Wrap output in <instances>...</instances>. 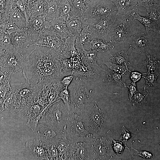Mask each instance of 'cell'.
<instances>
[{"label":"cell","mask_w":160,"mask_h":160,"mask_svg":"<svg viewBox=\"0 0 160 160\" xmlns=\"http://www.w3.org/2000/svg\"><path fill=\"white\" fill-rule=\"evenodd\" d=\"M65 132L66 138L73 143L87 141L94 136L86 129L81 114L70 110Z\"/></svg>","instance_id":"cell-6"},{"label":"cell","mask_w":160,"mask_h":160,"mask_svg":"<svg viewBox=\"0 0 160 160\" xmlns=\"http://www.w3.org/2000/svg\"><path fill=\"white\" fill-rule=\"evenodd\" d=\"M15 2L19 8L25 16L27 26L29 19L26 12L24 0H18Z\"/></svg>","instance_id":"cell-45"},{"label":"cell","mask_w":160,"mask_h":160,"mask_svg":"<svg viewBox=\"0 0 160 160\" xmlns=\"http://www.w3.org/2000/svg\"><path fill=\"white\" fill-rule=\"evenodd\" d=\"M91 0H72L71 16L81 19L87 10Z\"/></svg>","instance_id":"cell-23"},{"label":"cell","mask_w":160,"mask_h":160,"mask_svg":"<svg viewBox=\"0 0 160 160\" xmlns=\"http://www.w3.org/2000/svg\"><path fill=\"white\" fill-rule=\"evenodd\" d=\"M26 147L36 159H46L44 150L40 143L28 141L26 143Z\"/></svg>","instance_id":"cell-26"},{"label":"cell","mask_w":160,"mask_h":160,"mask_svg":"<svg viewBox=\"0 0 160 160\" xmlns=\"http://www.w3.org/2000/svg\"><path fill=\"white\" fill-rule=\"evenodd\" d=\"M112 147L118 155L122 154L124 150V147L122 143L120 142L114 140H112Z\"/></svg>","instance_id":"cell-43"},{"label":"cell","mask_w":160,"mask_h":160,"mask_svg":"<svg viewBox=\"0 0 160 160\" xmlns=\"http://www.w3.org/2000/svg\"><path fill=\"white\" fill-rule=\"evenodd\" d=\"M100 71L86 66L83 64L74 69L71 75L86 81H95L99 78Z\"/></svg>","instance_id":"cell-17"},{"label":"cell","mask_w":160,"mask_h":160,"mask_svg":"<svg viewBox=\"0 0 160 160\" xmlns=\"http://www.w3.org/2000/svg\"><path fill=\"white\" fill-rule=\"evenodd\" d=\"M72 5V0H59V7L60 15L59 17H62L67 20L70 16Z\"/></svg>","instance_id":"cell-35"},{"label":"cell","mask_w":160,"mask_h":160,"mask_svg":"<svg viewBox=\"0 0 160 160\" xmlns=\"http://www.w3.org/2000/svg\"><path fill=\"white\" fill-rule=\"evenodd\" d=\"M38 135L43 145H49L61 141L65 138V132L41 122Z\"/></svg>","instance_id":"cell-10"},{"label":"cell","mask_w":160,"mask_h":160,"mask_svg":"<svg viewBox=\"0 0 160 160\" xmlns=\"http://www.w3.org/2000/svg\"><path fill=\"white\" fill-rule=\"evenodd\" d=\"M160 4V0H138L137 6H142L148 10L150 8Z\"/></svg>","instance_id":"cell-40"},{"label":"cell","mask_w":160,"mask_h":160,"mask_svg":"<svg viewBox=\"0 0 160 160\" xmlns=\"http://www.w3.org/2000/svg\"><path fill=\"white\" fill-rule=\"evenodd\" d=\"M91 40V34L89 25L84 26L80 33L77 36L75 42L81 45H88Z\"/></svg>","instance_id":"cell-34"},{"label":"cell","mask_w":160,"mask_h":160,"mask_svg":"<svg viewBox=\"0 0 160 160\" xmlns=\"http://www.w3.org/2000/svg\"><path fill=\"white\" fill-rule=\"evenodd\" d=\"M52 27L50 22L47 21L43 15L31 17L26 26L33 34L51 30Z\"/></svg>","instance_id":"cell-16"},{"label":"cell","mask_w":160,"mask_h":160,"mask_svg":"<svg viewBox=\"0 0 160 160\" xmlns=\"http://www.w3.org/2000/svg\"><path fill=\"white\" fill-rule=\"evenodd\" d=\"M154 34L153 33H143L135 34L129 44V47L137 53L147 52L149 49Z\"/></svg>","instance_id":"cell-13"},{"label":"cell","mask_w":160,"mask_h":160,"mask_svg":"<svg viewBox=\"0 0 160 160\" xmlns=\"http://www.w3.org/2000/svg\"><path fill=\"white\" fill-rule=\"evenodd\" d=\"M53 30L62 39L65 40L68 37L73 35L68 28L67 21L64 18L59 17L50 21Z\"/></svg>","instance_id":"cell-18"},{"label":"cell","mask_w":160,"mask_h":160,"mask_svg":"<svg viewBox=\"0 0 160 160\" xmlns=\"http://www.w3.org/2000/svg\"><path fill=\"white\" fill-rule=\"evenodd\" d=\"M0 47L5 54L13 50L11 39L9 35L0 30Z\"/></svg>","instance_id":"cell-33"},{"label":"cell","mask_w":160,"mask_h":160,"mask_svg":"<svg viewBox=\"0 0 160 160\" xmlns=\"http://www.w3.org/2000/svg\"><path fill=\"white\" fill-rule=\"evenodd\" d=\"M87 141L93 160L109 159L114 153L110 142L101 135L94 136Z\"/></svg>","instance_id":"cell-8"},{"label":"cell","mask_w":160,"mask_h":160,"mask_svg":"<svg viewBox=\"0 0 160 160\" xmlns=\"http://www.w3.org/2000/svg\"><path fill=\"white\" fill-rule=\"evenodd\" d=\"M125 87H127L128 89L129 99L130 100L133 95L137 92L136 86V82H132L129 84H126Z\"/></svg>","instance_id":"cell-44"},{"label":"cell","mask_w":160,"mask_h":160,"mask_svg":"<svg viewBox=\"0 0 160 160\" xmlns=\"http://www.w3.org/2000/svg\"><path fill=\"white\" fill-rule=\"evenodd\" d=\"M5 54L4 51L0 47V55H3Z\"/></svg>","instance_id":"cell-48"},{"label":"cell","mask_w":160,"mask_h":160,"mask_svg":"<svg viewBox=\"0 0 160 160\" xmlns=\"http://www.w3.org/2000/svg\"><path fill=\"white\" fill-rule=\"evenodd\" d=\"M27 3L31 2L35 0H24Z\"/></svg>","instance_id":"cell-49"},{"label":"cell","mask_w":160,"mask_h":160,"mask_svg":"<svg viewBox=\"0 0 160 160\" xmlns=\"http://www.w3.org/2000/svg\"><path fill=\"white\" fill-rule=\"evenodd\" d=\"M131 149L133 150L134 155L140 156L145 159H153L154 157V156L149 152L143 151H139L134 149L132 147V144Z\"/></svg>","instance_id":"cell-42"},{"label":"cell","mask_w":160,"mask_h":160,"mask_svg":"<svg viewBox=\"0 0 160 160\" xmlns=\"http://www.w3.org/2000/svg\"><path fill=\"white\" fill-rule=\"evenodd\" d=\"M81 115L87 131L95 136L101 135L107 117L105 111L94 100L82 111Z\"/></svg>","instance_id":"cell-3"},{"label":"cell","mask_w":160,"mask_h":160,"mask_svg":"<svg viewBox=\"0 0 160 160\" xmlns=\"http://www.w3.org/2000/svg\"><path fill=\"white\" fill-rule=\"evenodd\" d=\"M149 94L148 90L144 88L143 90L137 91L134 94L130 101L132 102L133 106L146 103Z\"/></svg>","instance_id":"cell-36"},{"label":"cell","mask_w":160,"mask_h":160,"mask_svg":"<svg viewBox=\"0 0 160 160\" xmlns=\"http://www.w3.org/2000/svg\"><path fill=\"white\" fill-rule=\"evenodd\" d=\"M59 0H43L44 15L47 21H50L60 15Z\"/></svg>","instance_id":"cell-19"},{"label":"cell","mask_w":160,"mask_h":160,"mask_svg":"<svg viewBox=\"0 0 160 160\" xmlns=\"http://www.w3.org/2000/svg\"><path fill=\"white\" fill-rule=\"evenodd\" d=\"M145 54L146 58L143 65L145 68L148 70L145 74L158 71L160 68V61L159 59L151 56L147 52Z\"/></svg>","instance_id":"cell-28"},{"label":"cell","mask_w":160,"mask_h":160,"mask_svg":"<svg viewBox=\"0 0 160 160\" xmlns=\"http://www.w3.org/2000/svg\"><path fill=\"white\" fill-rule=\"evenodd\" d=\"M26 56L25 54L13 50L2 55V58L12 73L23 71Z\"/></svg>","instance_id":"cell-14"},{"label":"cell","mask_w":160,"mask_h":160,"mask_svg":"<svg viewBox=\"0 0 160 160\" xmlns=\"http://www.w3.org/2000/svg\"><path fill=\"white\" fill-rule=\"evenodd\" d=\"M133 20H138L145 26V32L148 33L150 31H152L158 33H160V31L156 28V23L151 20L148 17H143L139 15L137 8H133L130 14Z\"/></svg>","instance_id":"cell-21"},{"label":"cell","mask_w":160,"mask_h":160,"mask_svg":"<svg viewBox=\"0 0 160 160\" xmlns=\"http://www.w3.org/2000/svg\"><path fill=\"white\" fill-rule=\"evenodd\" d=\"M102 64H105L108 69L121 75L127 79L129 77V73H131L134 70V68L132 66L128 67L126 65H118L110 61L104 62Z\"/></svg>","instance_id":"cell-27"},{"label":"cell","mask_w":160,"mask_h":160,"mask_svg":"<svg viewBox=\"0 0 160 160\" xmlns=\"http://www.w3.org/2000/svg\"><path fill=\"white\" fill-rule=\"evenodd\" d=\"M66 21L68 28L73 35L77 36L85 25L81 19L70 16Z\"/></svg>","instance_id":"cell-29"},{"label":"cell","mask_w":160,"mask_h":160,"mask_svg":"<svg viewBox=\"0 0 160 160\" xmlns=\"http://www.w3.org/2000/svg\"><path fill=\"white\" fill-rule=\"evenodd\" d=\"M73 76L72 75L63 77L60 82L64 87L68 86L70 84L73 79Z\"/></svg>","instance_id":"cell-47"},{"label":"cell","mask_w":160,"mask_h":160,"mask_svg":"<svg viewBox=\"0 0 160 160\" xmlns=\"http://www.w3.org/2000/svg\"><path fill=\"white\" fill-rule=\"evenodd\" d=\"M106 73L108 82L109 84H118L123 87H125L126 84L125 80L127 79L121 75L108 69Z\"/></svg>","instance_id":"cell-31"},{"label":"cell","mask_w":160,"mask_h":160,"mask_svg":"<svg viewBox=\"0 0 160 160\" xmlns=\"http://www.w3.org/2000/svg\"><path fill=\"white\" fill-rule=\"evenodd\" d=\"M89 49L103 53L108 50L113 49L114 47L110 42L106 41L95 39L91 40L88 45Z\"/></svg>","instance_id":"cell-25"},{"label":"cell","mask_w":160,"mask_h":160,"mask_svg":"<svg viewBox=\"0 0 160 160\" xmlns=\"http://www.w3.org/2000/svg\"><path fill=\"white\" fill-rule=\"evenodd\" d=\"M69 112L68 107L62 100H60L49 108L41 122L59 130L65 131Z\"/></svg>","instance_id":"cell-7"},{"label":"cell","mask_w":160,"mask_h":160,"mask_svg":"<svg viewBox=\"0 0 160 160\" xmlns=\"http://www.w3.org/2000/svg\"><path fill=\"white\" fill-rule=\"evenodd\" d=\"M0 30L11 35L13 33L21 32L23 29H20L10 19H5L0 20Z\"/></svg>","instance_id":"cell-30"},{"label":"cell","mask_w":160,"mask_h":160,"mask_svg":"<svg viewBox=\"0 0 160 160\" xmlns=\"http://www.w3.org/2000/svg\"><path fill=\"white\" fill-rule=\"evenodd\" d=\"M60 60L53 49L36 46L25 58L23 76L26 82L33 85L60 82L63 77Z\"/></svg>","instance_id":"cell-1"},{"label":"cell","mask_w":160,"mask_h":160,"mask_svg":"<svg viewBox=\"0 0 160 160\" xmlns=\"http://www.w3.org/2000/svg\"><path fill=\"white\" fill-rule=\"evenodd\" d=\"M12 71L8 68L2 58L0 59V82L10 81Z\"/></svg>","instance_id":"cell-38"},{"label":"cell","mask_w":160,"mask_h":160,"mask_svg":"<svg viewBox=\"0 0 160 160\" xmlns=\"http://www.w3.org/2000/svg\"><path fill=\"white\" fill-rule=\"evenodd\" d=\"M115 11L116 7L110 0H91L81 19L85 25L93 24Z\"/></svg>","instance_id":"cell-5"},{"label":"cell","mask_w":160,"mask_h":160,"mask_svg":"<svg viewBox=\"0 0 160 160\" xmlns=\"http://www.w3.org/2000/svg\"><path fill=\"white\" fill-rule=\"evenodd\" d=\"M110 58L113 63L128 67L132 66L129 62L128 55L125 51L122 50L119 52L111 56Z\"/></svg>","instance_id":"cell-32"},{"label":"cell","mask_w":160,"mask_h":160,"mask_svg":"<svg viewBox=\"0 0 160 160\" xmlns=\"http://www.w3.org/2000/svg\"><path fill=\"white\" fill-rule=\"evenodd\" d=\"M115 5L117 14L130 15L134 7L136 6L138 0H110Z\"/></svg>","instance_id":"cell-24"},{"label":"cell","mask_w":160,"mask_h":160,"mask_svg":"<svg viewBox=\"0 0 160 160\" xmlns=\"http://www.w3.org/2000/svg\"><path fill=\"white\" fill-rule=\"evenodd\" d=\"M134 136L135 135L127 130L124 126L122 127L120 140H122V142L124 143L126 148L129 149L127 145V140Z\"/></svg>","instance_id":"cell-41"},{"label":"cell","mask_w":160,"mask_h":160,"mask_svg":"<svg viewBox=\"0 0 160 160\" xmlns=\"http://www.w3.org/2000/svg\"><path fill=\"white\" fill-rule=\"evenodd\" d=\"M68 88L69 93V110L81 114L94 100L87 89V81L74 76Z\"/></svg>","instance_id":"cell-2"},{"label":"cell","mask_w":160,"mask_h":160,"mask_svg":"<svg viewBox=\"0 0 160 160\" xmlns=\"http://www.w3.org/2000/svg\"><path fill=\"white\" fill-rule=\"evenodd\" d=\"M10 19L20 29L27 28L25 16L13 0H7L6 9L1 19Z\"/></svg>","instance_id":"cell-11"},{"label":"cell","mask_w":160,"mask_h":160,"mask_svg":"<svg viewBox=\"0 0 160 160\" xmlns=\"http://www.w3.org/2000/svg\"><path fill=\"white\" fill-rule=\"evenodd\" d=\"M147 16L154 22L160 28V4H158L150 8L147 10Z\"/></svg>","instance_id":"cell-37"},{"label":"cell","mask_w":160,"mask_h":160,"mask_svg":"<svg viewBox=\"0 0 160 160\" xmlns=\"http://www.w3.org/2000/svg\"><path fill=\"white\" fill-rule=\"evenodd\" d=\"M97 52L95 50L89 49L87 51L84 49L81 53L83 63L85 66L92 69L103 71L97 64Z\"/></svg>","instance_id":"cell-20"},{"label":"cell","mask_w":160,"mask_h":160,"mask_svg":"<svg viewBox=\"0 0 160 160\" xmlns=\"http://www.w3.org/2000/svg\"><path fill=\"white\" fill-rule=\"evenodd\" d=\"M117 12V11H113L97 23L89 25L91 34V40L98 39L107 41L111 28L115 21Z\"/></svg>","instance_id":"cell-9"},{"label":"cell","mask_w":160,"mask_h":160,"mask_svg":"<svg viewBox=\"0 0 160 160\" xmlns=\"http://www.w3.org/2000/svg\"><path fill=\"white\" fill-rule=\"evenodd\" d=\"M146 76H142L145 79L146 83L144 89H147L151 86H156L157 80L159 76L158 71L148 73Z\"/></svg>","instance_id":"cell-39"},{"label":"cell","mask_w":160,"mask_h":160,"mask_svg":"<svg viewBox=\"0 0 160 160\" xmlns=\"http://www.w3.org/2000/svg\"><path fill=\"white\" fill-rule=\"evenodd\" d=\"M32 34L27 28L12 34L11 39L14 50L25 54V51L28 47L33 46Z\"/></svg>","instance_id":"cell-12"},{"label":"cell","mask_w":160,"mask_h":160,"mask_svg":"<svg viewBox=\"0 0 160 160\" xmlns=\"http://www.w3.org/2000/svg\"><path fill=\"white\" fill-rule=\"evenodd\" d=\"M134 20L130 15L116 14L108 36L109 42L121 44L135 34Z\"/></svg>","instance_id":"cell-4"},{"label":"cell","mask_w":160,"mask_h":160,"mask_svg":"<svg viewBox=\"0 0 160 160\" xmlns=\"http://www.w3.org/2000/svg\"><path fill=\"white\" fill-rule=\"evenodd\" d=\"M68 159L93 160L87 141L73 143Z\"/></svg>","instance_id":"cell-15"},{"label":"cell","mask_w":160,"mask_h":160,"mask_svg":"<svg viewBox=\"0 0 160 160\" xmlns=\"http://www.w3.org/2000/svg\"><path fill=\"white\" fill-rule=\"evenodd\" d=\"M130 77L133 81L135 82L139 81L141 78L142 75L145 74V73H141L137 71H132L131 72Z\"/></svg>","instance_id":"cell-46"},{"label":"cell","mask_w":160,"mask_h":160,"mask_svg":"<svg viewBox=\"0 0 160 160\" xmlns=\"http://www.w3.org/2000/svg\"><path fill=\"white\" fill-rule=\"evenodd\" d=\"M24 1L26 12L29 20L32 17L43 14V0H35L30 3Z\"/></svg>","instance_id":"cell-22"},{"label":"cell","mask_w":160,"mask_h":160,"mask_svg":"<svg viewBox=\"0 0 160 160\" xmlns=\"http://www.w3.org/2000/svg\"><path fill=\"white\" fill-rule=\"evenodd\" d=\"M13 0L14 1H17L18 0Z\"/></svg>","instance_id":"cell-51"},{"label":"cell","mask_w":160,"mask_h":160,"mask_svg":"<svg viewBox=\"0 0 160 160\" xmlns=\"http://www.w3.org/2000/svg\"><path fill=\"white\" fill-rule=\"evenodd\" d=\"M2 57V55H0V59Z\"/></svg>","instance_id":"cell-50"}]
</instances>
